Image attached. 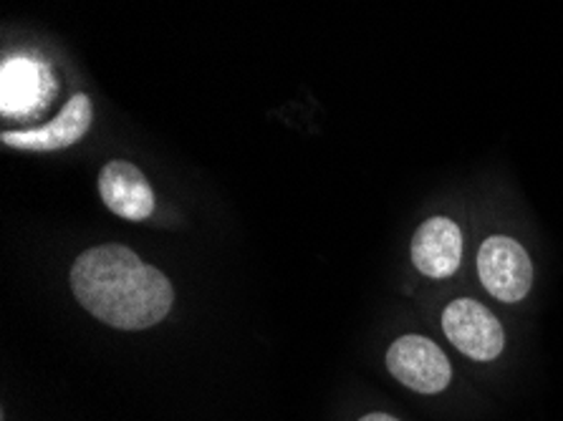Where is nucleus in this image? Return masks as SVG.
Masks as SVG:
<instances>
[{"mask_svg":"<svg viewBox=\"0 0 563 421\" xmlns=\"http://www.w3.org/2000/svg\"><path fill=\"white\" fill-rule=\"evenodd\" d=\"M76 300L91 315L122 331L159 323L175 303L173 282L144 265L124 245H101L76 257L71 268Z\"/></svg>","mask_w":563,"mask_h":421,"instance_id":"1","label":"nucleus"},{"mask_svg":"<svg viewBox=\"0 0 563 421\" xmlns=\"http://www.w3.org/2000/svg\"><path fill=\"white\" fill-rule=\"evenodd\" d=\"M56 84L48 68L33 58H8L3 64V117L41 114Z\"/></svg>","mask_w":563,"mask_h":421,"instance_id":"7","label":"nucleus"},{"mask_svg":"<svg viewBox=\"0 0 563 421\" xmlns=\"http://www.w3.org/2000/svg\"><path fill=\"white\" fill-rule=\"evenodd\" d=\"M412 263L428 278H450L463 263V232L450 218H430L412 237Z\"/></svg>","mask_w":563,"mask_h":421,"instance_id":"6","label":"nucleus"},{"mask_svg":"<svg viewBox=\"0 0 563 421\" xmlns=\"http://www.w3.org/2000/svg\"><path fill=\"white\" fill-rule=\"evenodd\" d=\"M360 421H399V419H395V417H389V414H366L364 419H360Z\"/></svg>","mask_w":563,"mask_h":421,"instance_id":"9","label":"nucleus"},{"mask_svg":"<svg viewBox=\"0 0 563 421\" xmlns=\"http://www.w3.org/2000/svg\"><path fill=\"white\" fill-rule=\"evenodd\" d=\"M477 273L490 296L518 303L533 286V263L526 247L508 235H490L477 251Z\"/></svg>","mask_w":563,"mask_h":421,"instance_id":"2","label":"nucleus"},{"mask_svg":"<svg viewBox=\"0 0 563 421\" xmlns=\"http://www.w3.org/2000/svg\"><path fill=\"white\" fill-rule=\"evenodd\" d=\"M99 195L119 218L140 222L155 212V192L147 177L130 162H109L99 175Z\"/></svg>","mask_w":563,"mask_h":421,"instance_id":"8","label":"nucleus"},{"mask_svg":"<svg viewBox=\"0 0 563 421\" xmlns=\"http://www.w3.org/2000/svg\"><path fill=\"white\" fill-rule=\"evenodd\" d=\"M387 368L399 384L417 394H440L448 389L452 368L440 346L424 336H402L387 351Z\"/></svg>","mask_w":563,"mask_h":421,"instance_id":"4","label":"nucleus"},{"mask_svg":"<svg viewBox=\"0 0 563 421\" xmlns=\"http://www.w3.org/2000/svg\"><path fill=\"white\" fill-rule=\"evenodd\" d=\"M442 331L460 354L473 361L498 358L506 346L498 318L473 298L452 300L442 313Z\"/></svg>","mask_w":563,"mask_h":421,"instance_id":"3","label":"nucleus"},{"mask_svg":"<svg viewBox=\"0 0 563 421\" xmlns=\"http://www.w3.org/2000/svg\"><path fill=\"white\" fill-rule=\"evenodd\" d=\"M93 119V107L87 93H74L54 122L29 132H3V144L25 152H56L84 140Z\"/></svg>","mask_w":563,"mask_h":421,"instance_id":"5","label":"nucleus"}]
</instances>
